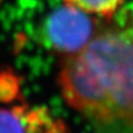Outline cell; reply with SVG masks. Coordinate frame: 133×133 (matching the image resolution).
<instances>
[{"label": "cell", "instance_id": "obj_5", "mask_svg": "<svg viewBox=\"0 0 133 133\" xmlns=\"http://www.w3.org/2000/svg\"><path fill=\"white\" fill-rule=\"evenodd\" d=\"M3 1H4V0H0V6H1V5H2V3H3Z\"/></svg>", "mask_w": 133, "mask_h": 133}, {"label": "cell", "instance_id": "obj_1", "mask_svg": "<svg viewBox=\"0 0 133 133\" xmlns=\"http://www.w3.org/2000/svg\"><path fill=\"white\" fill-rule=\"evenodd\" d=\"M57 82L67 105L89 119L133 126V5L103 19L83 49L63 58Z\"/></svg>", "mask_w": 133, "mask_h": 133}, {"label": "cell", "instance_id": "obj_2", "mask_svg": "<svg viewBox=\"0 0 133 133\" xmlns=\"http://www.w3.org/2000/svg\"><path fill=\"white\" fill-rule=\"evenodd\" d=\"M103 19L63 3L43 20L40 36L42 43L63 58L83 49L101 26Z\"/></svg>", "mask_w": 133, "mask_h": 133}, {"label": "cell", "instance_id": "obj_3", "mask_svg": "<svg viewBox=\"0 0 133 133\" xmlns=\"http://www.w3.org/2000/svg\"><path fill=\"white\" fill-rule=\"evenodd\" d=\"M62 124L43 108H0V133H64Z\"/></svg>", "mask_w": 133, "mask_h": 133}, {"label": "cell", "instance_id": "obj_4", "mask_svg": "<svg viewBox=\"0 0 133 133\" xmlns=\"http://www.w3.org/2000/svg\"><path fill=\"white\" fill-rule=\"evenodd\" d=\"M62 2L101 19H109L129 0H62Z\"/></svg>", "mask_w": 133, "mask_h": 133}]
</instances>
